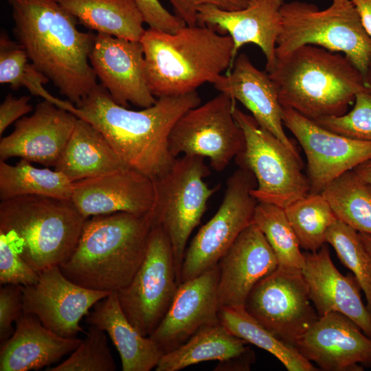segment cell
Wrapping results in <instances>:
<instances>
[{
  "mask_svg": "<svg viewBox=\"0 0 371 371\" xmlns=\"http://www.w3.org/2000/svg\"><path fill=\"white\" fill-rule=\"evenodd\" d=\"M175 14L186 25L197 24L198 9L203 5H212L220 9L233 11L245 8L248 0H168Z\"/></svg>",
  "mask_w": 371,
  "mask_h": 371,
  "instance_id": "42",
  "label": "cell"
},
{
  "mask_svg": "<svg viewBox=\"0 0 371 371\" xmlns=\"http://www.w3.org/2000/svg\"><path fill=\"white\" fill-rule=\"evenodd\" d=\"M89 62L101 85L118 104L128 108L131 103L144 109L155 103L140 41L97 33Z\"/></svg>",
  "mask_w": 371,
  "mask_h": 371,
  "instance_id": "16",
  "label": "cell"
},
{
  "mask_svg": "<svg viewBox=\"0 0 371 371\" xmlns=\"http://www.w3.org/2000/svg\"><path fill=\"white\" fill-rule=\"evenodd\" d=\"M354 102L352 110L342 115L324 117L313 121L334 133L371 142V92L358 93Z\"/></svg>",
  "mask_w": 371,
  "mask_h": 371,
  "instance_id": "38",
  "label": "cell"
},
{
  "mask_svg": "<svg viewBox=\"0 0 371 371\" xmlns=\"http://www.w3.org/2000/svg\"><path fill=\"white\" fill-rule=\"evenodd\" d=\"M236 101L220 93L186 111L175 124L168 137L173 157L181 153L207 157L217 172L243 153L245 140L234 110Z\"/></svg>",
  "mask_w": 371,
  "mask_h": 371,
  "instance_id": "10",
  "label": "cell"
},
{
  "mask_svg": "<svg viewBox=\"0 0 371 371\" xmlns=\"http://www.w3.org/2000/svg\"><path fill=\"white\" fill-rule=\"evenodd\" d=\"M268 74L281 105L312 120L342 115L358 93L370 91L362 73L345 55L313 45L277 58Z\"/></svg>",
  "mask_w": 371,
  "mask_h": 371,
  "instance_id": "5",
  "label": "cell"
},
{
  "mask_svg": "<svg viewBox=\"0 0 371 371\" xmlns=\"http://www.w3.org/2000/svg\"><path fill=\"white\" fill-rule=\"evenodd\" d=\"M78 117L44 100L34 112L15 122L14 131L0 141V160L19 157L55 166L74 131Z\"/></svg>",
  "mask_w": 371,
  "mask_h": 371,
  "instance_id": "19",
  "label": "cell"
},
{
  "mask_svg": "<svg viewBox=\"0 0 371 371\" xmlns=\"http://www.w3.org/2000/svg\"><path fill=\"white\" fill-rule=\"evenodd\" d=\"M13 33L30 62L74 105L98 85L89 62L95 34L56 0H8Z\"/></svg>",
  "mask_w": 371,
  "mask_h": 371,
  "instance_id": "2",
  "label": "cell"
},
{
  "mask_svg": "<svg viewBox=\"0 0 371 371\" xmlns=\"http://www.w3.org/2000/svg\"><path fill=\"white\" fill-rule=\"evenodd\" d=\"M209 175L204 157L184 155L166 173L152 179L154 201L148 215L152 226H161L170 240L179 284L189 237L219 188H210L205 182Z\"/></svg>",
  "mask_w": 371,
  "mask_h": 371,
  "instance_id": "8",
  "label": "cell"
},
{
  "mask_svg": "<svg viewBox=\"0 0 371 371\" xmlns=\"http://www.w3.org/2000/svg\"><path fill=\"white\" fill-rule=\"evenodd\" d=\"M23 286L3 284L0 289V341L13 334L12 324L23 313Z\"/></svg>",
  "mask_w": 371,
  "mask_h": 371,
  "instance_id": "40",
  "label": "cell"
},
{
  "mask_svg": "<svg viewBox=\"0 0 371 371\" xmlns=\"http://www.w3.org/2000/svg\"><path fill=\"white\" fill-rule=\"evenodd\" d=\"M86 220L67 199L27 195L0 203V233L38 273L70 258Z\"/></svg>",
  "mask_w": 371,
  "mask_h": 371,
  "instance_id": "6",
  "label": "cell"
},
{
  "mask_svg": "<svg viewBox=\"0 0 371 371\" xmlns=\"http://www.w3.org/2000/svg\"><path fill=\"white\" fill-rule=\"evenodd\" d=\"M232 69L229 74H222L215 80L213 83L215 89L240 102L261 127L300 157L295 146L284 132L282 106L269 74L257 69L245 54L236 57Z\"/></svg>",
  "mask_w": 371,
  "mask_h": 371,
  "instance_id": "24",
  "label": "cell"
},
{
  "mask_svg": "<svg viewBox=\"0 0 371 371\" xmlns=\"http://www.w3.org/2000/svg\"><path fill=\"white\" fill-rule=\"evenodd\" d=\"M116 365L108 346L106 332L90 325L86 337L60 364L47 371H115Z\"/></svg>",
  "mask_w": 371,
  "mask_h": 371,
  "instance_id": "37",
  "label": "cell"
},
{
  "mask_svg": "<svg viewBox=\"0 0 371 371\" xmlns=\"http://www.w3.org/2000/svg\"><path fill=\"white\" fill-rule=\"evenodd\" d=\"M284 3V0H248L245 8L233 11L203 5L198 9L197 24L229 35L234 43V60L244 45H256L265 56V71L269 73L276 61V48L282 30Z\"/></svg>",
  "mask_w": 371,
  "mask_h": 371,
  "instance_id": "20",
  "label": "cell"
},
{
  "mask_svg": "<svg viewBox=\"0 0 371 371\" xmlns=\"http://www.w3.org/2000/svg\"><path fill=\"white\" fill-rule=\"evenodd\" d=\"M39 273L19 254L9 239L0 233V284L27 286L36 283Z\"/></svg>",
  "mask_w": 371,
  "mask_h": 371,
  "instance_id": "39",
  "label": "cell"
},
{
  "mask_svg": "<svg viewBox=\"0 0 371 371\" xmlns=\"http://www.w3.org/2000/svg\"><path fill=\"white\" fill-rule=\"evenodd\" d=\"M364 79L368 90L371 92V60L369 63L367 71L364 75Z\"/></svg>",
  "mask_w": 371,
  "mask_h": 371,
  "instance_id": "48",
  "label": "cell"
},
{
  "mask_svg": "<svg viewBox=\"0 0 371 371\" xmlns=\"http://www.w3.org/2000/svg\"><path fill=\"white\" fill-rule=\"evenodd\" d=\"M23 311L35 315L47 328L67 338L83 331L80 321L111 293L81 286L69 280L59 266L39 273L34 284L23 286Z\"/></svg>",
  "mask_w": 371,
  "mask_h": 371,
  "instance_id": "15",
  "label": "cell"
},
{
  "mask_svg": "<svg viewBox=\"0 0 371 371\" xmlns=\"http://www.w3.org/2000/svg\"><path fill=\"white\" fill-rule=\"evenodd\" d=\"M356 8L363 27L371 37V0H350Z\"/></svg>",
  "mask_w": 371,
  "mask_h": 371,
  "instance_id": "45",
  "label": "cell"
},
{
  "mask_svg": "<svg viewBox=\"0 0 371 371\" xmlns=\"http://www.w3.org/2000/svg\"><path fill=\"white\" fill-rule=\"evenodd\" d=\"M256 180L249 170L239 167L227 180L222 203L203 225L186 249L180 283L217 265L240 234L253 223L258 201L251 191Z\"/></svg>",
  "mask_w": 371,
  "mask_h": 371,
  "instance_id": "12",
  "label": "cell"
},
{
  "mask_svg": "<svg viewBox=\"0 0 371 371\" xmlns=\"http://www.w3.org/2000/svg\"><path fill=\"white\" fill-rule=\"evenodd\" d=\"M358 233L366 248L371 254V235L360 232Z\"/></svg>",
  "mask_w": 371,
  "mask_h": 371,
  "instance_id": "47",
  "label": "cell"
},
{
  "mask_svg": "<svg viewBox=\"0 0 371 371\" xmlns=\"http://www.w3.org/2000/svg\"><path fill=\"white\" fill-rule=\"evenodd\" d=\"M295 347L325 371H359L371 366V337L346 315L319 317Z\"/></svg>",
  "mask_w": 371,
  "mask_h": 371,
  "instance_id": "18",
  "label": "cell"
},
{
  "mask_svg": "<svg viewBox=\"0 0 371 371\" xmlns=\"http://www.w3.org/2000/svg\"><path fill=\"white\" fill-rule=\"evenodd\" d=\"M201 99L196 91L157 98L152 106L133 111L116 103L100 85L67 110L96 128L123 165L153 179L166 173L177 158L168 137L176 122Z\"/></svg>",
  "mask_w": 371,
  "mask_h": 371,
  "instance_id": "1",
  "label": "cell"
},
{
  "mask_svg": "<svg viewBox=\"0 0 371 371\" xmlns=\"http://www.w3.org/2000/svg\"><path fill=\"white\" fill-rule=\"evenodd\" d=\"M72 182L62 172L38 168L25 159L16 165L0 160L1 201L36 195L71 200Z\"/></svg>",
  "mask_w": 371,
  "mask_h": 371,
  "instance_id": "31",
  "label": "cell"
},
{
  "mask_svg": "<svg viewBox=\"0 0 371 371\" xmlns=\"http://www.w3.org/2000/svg\"><path fill=\"white\" fill-rule=\"evenodd\" d=\"M281 14L276 59L313 45L343 53L364 76L371 60V37L350 0H333L324 10L306 2L284 3Z\"/></svg>",
  "mask_w": 371,
  "mask_h": 371,
  "instance_id": "7",
  "label": "cell"
},
{
  "mask_svg": "<svg viewBox=\"0 0 371 371\" xmlns=\"http://www.w3.org/2000/svg\"><path fill=\"white\" fill-rule=\"evenodd\" d=\"M326 243L333 247L339 260L355 277L371 313V254L358 232L337 219L328 229Z\"/></svg>",
  "mask_w": 371,
  "mask_h": 371,
  "instance_id": "36",
  "label": "cell"
},
{
  "mask_svg": "<svg viewBox=\"0 0 371 371\" xmlns=\"http://www.w3.org/2000/svg\"><path fill=\"white\" fill-rule=\"evenodd\" d=\"M123 168L125 166L105 137L80 118L54 166L71 182L103 176Z\"/></svg>",
  "mask_w": 371,
  "mask_h": 371,
  "instance_id": "27",
  "label": "cell"
},
{
  "mask_svg": "<svg viewBox=\"0 0 371 371\" xmlns=\"http://www.w3.org/2000/svg\"><path fill=\"white\" fill-rule=\"evenodd\" d=\"M149 28L175 33L186 25L175 14L169 12L159 0H134Z\"/></svg>",
  "mask_w": 371,
  "mask_h": 371,
  "instance_id": "41",
  "label": "cell"
},
{
  "mask_svg": "<svg viewBox=\"0 0 371 371\" xmlns=\"http://www.w3.org/2000/svg\"><path fill=\"white\" fill-rule=\"evenodd\" d=\"M217 265L220 307H244L254 286L278 267L273 251L254 223L240 234Z\"/></svg>",
  "mask_w": 371,
  "mask_h": 371,
  "instance_id": "22",
  "label": "cell"
},
{
  "mask_svg": "<svg viewBox=\"0 0 371 371\" xmlns=\"http://www.w3.org/2000/svg\"><path fill=\"white\" fill-rule=\"evenodd\" d=\"M12 336L1 342L0 371H27L48 367L81 343L47 328L34 315L23 312Z\"/></svg>",
  "mask_w": 371,
  "mask_h": 371,
  "instance_id": "25",
  "label": "cell"
},
{
  "mask_svg": "<svg viewBox=\"0 0 371 371\" xmlns=\"http://www.w3.org/2000/svg\"><path fill=\"white\" fill-rule=\"evenodd\" d=\"M179 284L170 240L161 226L153 225L141 266L117 291L124 313L142 335L149 337L158 326Z\"/></svg>",
  "mask_w": 371,
  "mask_h": 371,
  "instance_id": "11",
  "label": "cell"
},
{
  "mask_svg": "<svg viewBox=\"0 0 371 371\" xmlns=\"http://www.w3.org/2000/svg\"><path fill=\"white\" fill-rule=\"evenodd\" d=\"M140 43L148 87L156 98L213 84L234 61L232 38L204 25H185L175 33L148 28Z\"/></svg>",
  "mask_w": 371,
  "mask_h": 371,
  "instance_id": "4",
  "label": "cell"
},
{
  "mask_svg": "<svg viewBox=\"0 0 371 371\" xmlns=\"http://www.w3.org/2000/svg\"><path fill=\"white\" fill-rule=\"evenodd\" d=\"M282 121L306 155L311 194L322 193L342 174L371 159L370 141L334 133L289 107L282 106Z\"/></svg>",
  "mask_w": 371,
  "mask_h": 371,
  "instance_id": "14",
  "label": "cell"
},
{
  "mask_svg": "<svg viewBox=\"0 0 371 371\" xmlns=\"http://www.w3.org/2000/svg\"><path fill=\"white\" fill-rule=\"evenodd\" d=\"M86 322L109 335L120 354L123 371L151 370L164 355L150 337L142 335L130 322L115 291L94 305Z\"/></svg>",
  "mask_w": 371,
  "mask_h": 371,
  "instance_id": "26",
  "label": "cell"
},
{
  "mask_svg": "<svg viewBox=\"0 0 371 371\" xmlns=\"http://www.w3.org/2000/svg\"><path fill=\"white\" fill-rule=\"evenodd\" d=\"M353 170L362 180L371 186V159L357 166Z\"/></svg>",
  "mask_w": 371,
  "mask_h": 371,
  "instance_id": "46",
  "label": "cell"
},
{
  "mask_svg": "<svg viewBox=\"0 0 371 371\" xmlns=\"http://www.w3.org/2000/svg\"><path fill=\"white\" fill-rule=\"evenodd\" d=\"M30 60L27 54L17 41H12L4 33L0 37V82L9 84L12 89L27 88L34 95L41 96L57 106L62 100L52 96L44 85L49 81Z\"/></svg>",
  "mask_w": 371,
  "mask_h": 371,
  "instance_id": "35",
  "label": "cell"
},
{
  "mask_svg": "<svg viewBox=\"0 0 371 371\" xmlns=\"http://www.w3.org/2000/svg\"><path fill=\"white\" fill-rule=\"evenodd\" d=\"M304 259L302 272L318 316L341 313L371 337V313L361 300L354 275L344 276L338 271L326 244L316 251L304 253Z\"/></svg>",
  "mask_w": 371,
  "mask_h": 371,
  "instance_id": "23",
  "label": "cell"
},
{
  "mask_svg": "<svg viewBox=\"0 0 371 371\" xmlns=\"http://www.w3.org/2000/svg\"><path fill=\"white\" fill-rule=\"evenodd\" d=\"M71 201L85 218L126 212L147 214L154 201L152 179L128 168L72 182Z\"/></svg>",
  "mask_w": 371,
  "mask_h": 371,
  "instance_id": "21",
  "label": "cell"
},
{
  "mask_svg": "<svg viewBox=\"0 0 371 371\" xmlns=\"http://www.w3.org/2000/svg\"><path fill=\"white\" fill-rule=\"evenodd\" d=\"M151 228L148 214L117 212L88 218L75 250L59 267L81 286L117 292L131 282L141 266Z\"/></svg>",
  "mask_w": 371,
  "mask_h": 371,
  "instance_id": "3",
  "label": "cell"
},
{
  "mask_svg": "<svg viewBox=\"0 0 371 371\" xmlns=\"http://www.w3.org/2000/svg\"><path fill=\"white\" fill-rule=\"evenodd\" d=\"M87 28L97 33L140 41L145 29L134 0H56Z\"/></svg>",
  "mask_w": 371,
  "mask_h": 371,
  "instance_id": "28",
  "label": "cell"
},
{
  "mask_svg": "<svg viewBox=\"0 0 371 371\" xmlns=\"http://www.w3.org/2000/svg\"><path fill=\"white\" fill-rule=\"evenodd\" d=\"M218 265L180 283L164 318L150 335L164 354L188 341L201 329L220 322Z\"/></svg>",
  "mask_w": 371,
  "mask_h": 371,
  "instance_id": "17",
  "label": "cell"
},
{
  "mask_svg": "<svg viewBox=\"0 0 371 371\" xmlns=\"http://www.w3.org/2000/svg\"><path fill=\"white\" fill-rule=\"evenodd\" d=\"M218 318L231 334L271 353L287 370H317L294 346L262 326L244 307H220Z\"/></svg>",
  "mask_w": 371,
  "mask_h": 371,
  "instance_id": "30",
  "label": "cell"
},
{
  "mask_svg": "<svg viewBox=\"0 0 371 371\" xmlns=\"http://www.w3.org/2000/svg\"><path fill=\"white\" fill-rule=\"evenodd\" d=\"M246 344L219 322L201 329L183 345L164 354L155 370L178 371L203 361H226L249 350Z\"/></svg>",
  "mask_w": 371,
  "mask_h": 371,
  "instance_id": "29",
  "label": "cell"
},
{
  "mask_svg": "<svg viewBox=\"0 0 371 371\" xmlns=\"http://www.w3.org/2000/svg\"><path fill=\"white\" fill-rule=\"evenodd\" d=\"M244 308L262 326L294 346L319 317L302 271L280 267L254 286Z\"/></svg>",
  "mask_w": 371,
  "mask_h": 371,
  "instance_id": "13",
  "label": "cell"
},
{
  "mask_svg": "<svg viewBox=\"0 0 371 371\" xmlns=\"http://www.w3.org/2000/svg\"><path fill=\"white\" fill-rule=\"evenodd\" d=\"M30 98L27 95L19 98L8 94L0 105V135L13 122L32 111Z\"/></svg>",
  "mask_w": 371,
  "mask_h": 371,
  "instance_id": "43",
  "label": "cell"
},
{
  "mask_svg": "<svg viewBox=\"0 0 371 371\" xmlns=\"http://www.w3.org/2000/svg\"><path fill=\"white\" fill-rule=\"evenodd\" d=\"M253 223L261 230L271 247L280 268L302 271L304 254L284 209L274 204L258 202Z\"/></svg>",
  "mask_w": 371,
  "mask_h": 371,
  "instance_id": "33",
  "label": "cell"
},
{
  "mask_svg": "<svg viewBox=\"0 0 371 371\" xmlns=\"http://www.w3.org/2000/svg\"><path fill=\"white\" fill-rule=\"evenodd\" d=\"M284 212L301 248L310 252L319 250L326 243L327 232L337 220L321 193H309L291 203Z\"/></svg>",
  "mask_w": 371,
  "mask_h": 371,
  "instance_id": "34",
  "label": "cell"
},
{
  "mask_svg": "<svg viewBox=\"0 0 371 371\" xmlns=\"http://www.w3.org/2000/svg\"><path fill=\"white\" fill-rule=\"evenodd\" d=\"M254 359L253 351L249 349L239 356L219 361L215 370H249Z\"/></svg>",
  "mask_w": 371,
  "mask_h": 371,
  "instance_id": "44",
  "label": "cell"
},
{
  "mask_svg": "<svg viewBox=\"0 0 371 371\" xmlns=\"http://www.w3.org/2000/svg\"><path fill=\"white\" fill-rule=\"evenodd\" d=\"M234 116L245 140L244 150L235 159L239 167L254 175L256 187L251 193L258 202L284 209L308 194L310 183L302 171L301 158L236 106Z\"/></svg>",
  "mask_w": 371,
  "mask_h": 371,
  "instance_id": "9",
  "label": "cell"
},
{
  "mask_svg": "<svg viewBox=\"0 0 371 371\" xmlns=\"http://www.w3.org/2000/svg\"><path fill=\"white\" fill-rule=\"evenodd\" d=\"M321 194L338 220L358 232L371 235V186L353 170L335 179Z\"/></svg>",
  "mask_w": 371,
  "mask_h": 371,
  "instance_id": "32",
  "label": "cell"
}]
</instances>
